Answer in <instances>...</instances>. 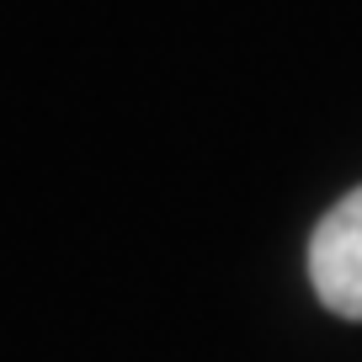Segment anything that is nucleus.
I'll use <instances>...</instances> for the list:
<instances>
[{"label": "nucleus", "mask_w": 362, "mask_h": 362, "mask_svg": "<svg viewBox=\"0 0 362 362\" xmlns=\"http://www.w3.org/2000/svg\"><path fill=\"white\" fill-rule=\"evenodd\" d=\"M309 283L341 320H362V187H351L309 235Z\"/></svg>", "instance_id": "nucleus-1"}]
</instances>
